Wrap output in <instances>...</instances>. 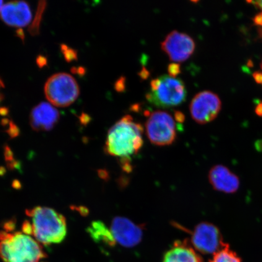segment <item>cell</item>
I'll list each match as a JSON object with an SVG mask.
<instances>
[{
    "instance_id": "cell-7",
    "label": "cell",
    "mask_w": 262,
    "mask_h": 262,
    "mask_svg": "<svg viewBox=\"0 0 262 262\" xmlns=\"http://www.w3.org/2000/svg\"><path fill=\"white\" fill-rule=\"evenodd\" d=\"M191 242L196 251L204 254H214L226 245L219 228L208 222L196 226L192 233Z\"/></svg>"
},
{
    "instance_id": "cell-3",
    "label": "cell",
    "mask_w": 262,
    "mask_h": 262,
    "mask_svg": "<svg viewBox=\"0 0 262 262\" xmlns=\"http://www.w3.org/2000/svg\"><path fill=\"white\" fill-rule=\"evenodd\" d=\"M46 258L42 246L32 236L0 231V259L4 262H41Z\"/></svg>"
},
{
    "instance_id": "cell-10",
    "label": "cell",
    "mask_w": 262,
    "mask_h": 262,
    "mask_svg": "<svg viewBox=\"0 0 262 262\" xmlns=\"http://www.w3.org/2000/svg\"><path fill=\"white\" fill-rule=\"evenodd\" d=\"M111 232L116 243L126 248L138 245L143 237V228L131 220L123 217H116L113 220Z\"/></svg>"
},
{
    "instance_id": "cell-29",
    "label": "cell",
    "mask_w": 262,
    "mask_h": 262,
    "mask_svg": "<svg viewBox=\"0 0 262 262\" xmlns=\"http://www.w3.org/2000/svg\"><path fill=\"white\" fill-rule=\"evenodd\" d=\"M261 68L262 69V63H261Z\"/></svg>"
},
{
    "instance_id": "cell-12",
    "label": "cell",
    "mask_w": 262,
    "mask_h": 262,
    "mask_svg": "<svg viewBox=\"0 0 262 262\" xmlns=\"http://www.w3.org/2000/svg\"><path fill=\"white\" fill-rule=\"evenodd\" d=\"M59 114L50 103L42 102L33 108L30 114V124L33 130L49 131L58 121Z\"/></svg>"
},
{
    "instance_id": "cell-14",
    "label": "cell",
    "mask_w": 262,
    "mask_h": 262,
    "mask_svg": "<svg viewBox=\"0 0 262 262\" xmlns=\"http://www.w3.org/2000/svg\"><path fill=\"white\" fill-rule=\"evenodd\" d=\"M163 262H203V260L186 241H177L166 253Z\"/></svg>"
},
{
    "instance_id": "cell-11",
    "label": "cell",
    "mask_w": 262,
    "mask_h": 262,
    "mask_svg": "<svg viewBox=\"0 0 262 262\" xmlns=\"http://www.w3.org/2000/svg\"><path fill=\"white\" fill-rule=\"evenodd\" d=\"M0 16L10 27L23 28L27 27L32 20V12L27 2L11 1L3 5Z\"/></svg>"
},
{
    "instance_id": "cell-27",
    "label": "cell",
    "mask_w": 262,
    "mask_h": 262,
    "mask_svg": "<svg viewBox=\"0 0 262 262\" xmlns=\"http://www.w3.org/2000/svg\"><path fill=\"white\" fill-rule=\"evenodd\" d=\"M2 6H3V1L0 0V12H1Z\"/></svg>"
},
{
    "instance_id": "cell-19",
    "label": "cell",
    "mask_w": 262,
    "mask_h": 262,
    "mask_svg": "<svg viewBox=\"0 0 262 262\" xmlns=\"http://www.w3.org/2000/svg\"><path fill=\"white\" fill-rule=\"evenodd\" d=\"M62 49L64 51V56H65L67 60L70 61L76 58V54L74 53V51L72 50L71 49H68L65 46H62Z\"/></svg>"
},
{
    "instance_id": "cell-20",
    "label": "cell",
    "mask_w": 262,
    "mask_h": 262,
    "mask_svg": "<svg viewBox=\"0 0 262 262\" xmlns=\"http://www.w3.org/2000/svg\"><path fill=\"white\" fill-rule=\"evenodd\" d=\"M253 22L256 26L262 28V12L254 17Z\"/></svg>"
},
{
    "instance_id": "cell-9",
    "label": "cell",
    "mask_w": 262,
    "mask_h": 262,
    "mask_svg": "<svg viewBox=\"0 0 262 262\" xmlns=\"http://www.w3.org/2000/svg\"><path fill=\"white\" fill-rule=\"evenodd\" d=\"M161 47L171 60L181 62L185 61L193 54L196 44L187 33L173 30L166 37Z\"/></svg>"
},
{
    "instance_id": "cell-23",
    "label": "cell",
    "mask_w": 262,
    "mask_h": 262,
    "mask_svg": "<svg viewBox=\"0 0 262 262\" xmlns=\"http://www.w3.org/2000/svg\"><path fill=\"white\" fill-rule=\"evenodd\" d=\"M123 81V79H121L120 80H118L117 82H116V90H119V91H121V90H123L124 89V86L123 85L124 84V82Z\"/></svg>"
},
{
    "instance_id": "cell-6",
    "label": "cell",
    "mask_w": 262,
    "mask_h": 262,
    "mask_svg": "<svg viewBox=\"0 0 262 262\" xmlns=\"http://www.w3.org/2000/svg\"><path fill=\"white\" fill-rule=\"evenodd\" d=\"M146 132L153 144L157 146L171 145L177 136L175 119L165 111H154L149 114L147 118Z\"/></svg>"
},
{
    "instance_id": "cell-25",
    "label": "cell",
    "mask_w": 262,
    "mask_h": 262,
    "mask_svg": "<svg viewBox=\"0 0 262 262\" xmlns=\"http://www.w3.org/2000/svg\"><path fill=\"white\" fill-rule=\"evenodd\" d=\"M4 87V85L3 82L2 81V80L0 79V103L2 102V99H3V96H2L1 93V89H3Z\"/></svg>"
},
{
    "instance_id": "cell-24",
    "label": "cell",
    "mask_w": 262,
    "mask_h": 262,
    "mask_svg": "<svg viewBox=\"0 0 262 262\" xmlns=\"http://www.w3.org/2000/svg\"><path fill=\"white\" fill-rule=\"evenodd\" d=\"M255 112L259 116H262V102H260L257 105L255 109Z\"/></svg>"
},
{
    "instance_id": "cell-1",
    "label": "cell",
    "mask_w": 262,
    "mask_h": 262,
    "mask_svg": "<svg viewBox=\"0 0 262 262\" xmlns=\"http://www.w3.org/2000/svg\"><path fill=\"white\" fill-rule=\"evenodd\" d=\"M26 214L29 219L23 224V233L38 242L49 245L61 243L65 238L66 218L55 209L38 206L26 210Z\"/></svg>"
},
{
    "instance_id": "cell-21",
    "label": "cell",
    "mask_w": 262,
    "mask_h": 262,
    "mask_svg": "<svg viewBox=\"0 0 262 262\" xmlns=\"http://www.w3.org/2000/svg\"><path fill=\"white\" fill-rule=\"evenodd\" d=\"M253 77L257 84L262 85V72L260 71L254 72Z\"/></svg>"
},
{
    "instance_id": "cell-2",
    "label": "cell",
    "mask_w": 262,
    "mask_h": 262,
    "mask_svg": "<svg viewBox=\"0 0 262 262\" xmlns=\"http://www.w3.org/2000/svg\"><path fill=\"white\" fill-rule=\"evenodd\" d=\"M144 128L129 115L124 116L109 130L105 150L108 154L121 159H129L142 148Z\"/></svg>"
},
{
    "instance_id": "cell-26",
    "label": "cell",
    "mask_w": 262,
    "mask_h": 262,
    "mask_svg": "<svg viewBox=\"0 0 262 262\" xmlns=\"http://www.w3.org/2000/svg\"><path fill=\"white\" fill-rule=\"evenodd\" d=\"M248 2L254 4V5H255V6L258 7V8L262 10V1H248Z\"/></svg>"
},
{
    "instance_id": "cell-8",
    "label": "cell",
    "mask_w": 262,
    "mask_h": 262,
    "mask_svg": "<svg viewBox=\"0 0 262 262\" xmlns=\"http://www.w3.org/2000/svg\"><path fill=\"white\" fill-rule=\"evenodd\" d=\"M221 108L222 102L219 96L209 90H204L194 96L189 110L194 120L200 124H206L217 117Z\"/></svg>"
},
{
    "instance_id": "cell-28",
    "label": "cell",
    "mask_w": 262,
    "mask_h": 262,
    "mask_svg": "<svg viewBox=\"0 0 262 262\" xmlns=\"http://www.w3.org/2000/svg\"><path fill=\"white\" fill-rule=\"evenodd\" d=\"M259 35L262 38V28L259 29Z\"/></svg>"
},
{
    "instance_id": "cell-22",
    "label": "cell",
    "mask_w": 262,
    "mask_h": 262,
    "mask_svg": "<svg viewBox=\"0 0 262 262\" xmlns=\"http://www.w3.org/2000/svg\"><path fill=\"white\" fill-rule=\"evenodd\" d=\"M175 116L176 120L179 122H183L184 119H185V116H184L182 113L179 112V111H177V112L175 113Z\"/></svg>"
},
{
    "instance_id": "cell-13",
    "label": "cell",
    "mask_w": 262,
    "mask_h": 262,
    "mask_svg": "<svg viewBox=\"0 0 262 262\" xmlns=\"http://www.w3.org/2000/svg\"><path fill=\"white\" fill-rule=\"evenodd\" d=\"M209 181L215 190L226 194L235 193L240 186V180L237 175L223 165L214 166L211 169Z\"/></svg>"
},
{
    "instance_id": "cell-17",
    "label": "cell",
    "mask_w": 262,
    "mask_h": 262,
    "mask_svg": "<svg viewBox=\"0 0 262 262\" xmlns=\"http://www.w3.org/2000/svg\"><path fill=\"white\" fill-rule=\"evenodd\" d=\"M46 2L41 1L39 2L37 11L36 13L34 20L29 27V32L31 35H37L40 30V25L41 19H42L44 11L46 9Z\"/></svg>"
},
{
    "instance_id": "cell-4",
    "label": "cell",
    "mask_w": 262,
    "mask_h": 262,
    "mask_svg": "<svg viewBox=\"0 0 262 262\" xmlns=\"http://www.w3.org/2000/svg\"><path fill=\"white\" fill-rule=\"evenodd\" d=\"M150 90L146 97L157 107L172 108L182 103L186 100V89L180 79L163 75L150 82Z\"/></svg>"
},
{
    "instance_id": "cell-16",
    "label": "cell",
    "mask_w": 262,
    "mask_h": 262,
    "mask_svg": "<svg viewBox=\"0 0 262 262\" xmlns=\"http://www.w3.org/2000/svg\"><path fill=\"white\" fill-rule=\"evenodd\" d=\"M209 262H242L234 251L231 250L229 245L226 244L224 248L213 254Z\"/></svg>"
},
{
    "instance_id": "cell-18",
    "label": "cell",
    "mask_w": 262,
    "mask_h": 262,
    "mask_svg": "<svg viewBox=\"0 0 262 262\" xmlns=\"http://www.w3.org/2000/svg\"><path fill=\"white\" fill-rule=\"evenodd\" d=\"M168 71L170 76L175 77L180 72V66L178 63H171L168 66Z\"/></svg>"
},
{
    "instance_id": "cell-15",
    "label": "cell",
    "mask_w": 262,
    "mask_h": 262,
    "mask_svg": "<svg viewBox=\"0 0 262 262\" xmlns=\"http://www.w3.org/2000/svg\"><path fill=\"white\" fill-rule=\"evenodd\" d=\"M87 232L93 239L98 242H102L107 245L112 246L116 245V242L112 232L102 222H93L87 228Z\"/></svg>"
},
{
    "instance_id": "cell-5",
    "label": "cell",
    "mask_w": 262,
    "mask_h": 262,
    "mask_svg": "<svg viewBox=\"0 0 262 262\" xmlns=\"http://www.w3.org/2000/svg\"><path fill=\"white\" fill-rule=\"evenodd\" d=\"M45 94L52 105L64 108L77 100L80 94V88L71 75L58 73L52 75L46 82Z\"/></svg>"
}]
</instances>
